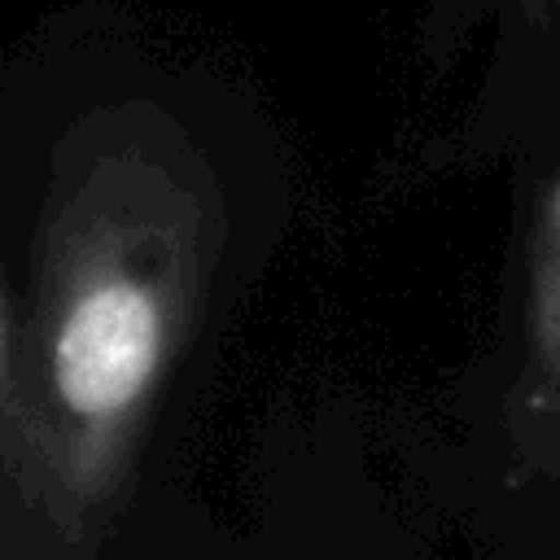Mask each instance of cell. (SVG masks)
Here are the masks:
<instances>
[{
  "mask_svg": "<svg viewBox=\"0 0 560 560\" xmlns=\"http://www.w3.org/2000/svg\"><path fill=\"white\" fill-rule=\"evenodd\" d=\"M162 319L140 284H96L74 302L57 337V389L79 416L127 407L153 376Z\"/></svg>",
  "mask_w": 560,
  "mask_h": 560,
  "instance_id": "1",
  "label": "cell"
},
{
  "mask_svg": "<svg viewBox=\"0 0 560 560\" xmlns=\"http://www.w3.org/2000/svg\"><path fill=\"white\" fill-rule=\"evenodd\" d=\"M556 219H560V192H556Z\"/></svg>",
  "mask_w": 560,
  "mask_h": 560,
  "instance_id": "2",
  "label": "cell"
}]
</instances>
